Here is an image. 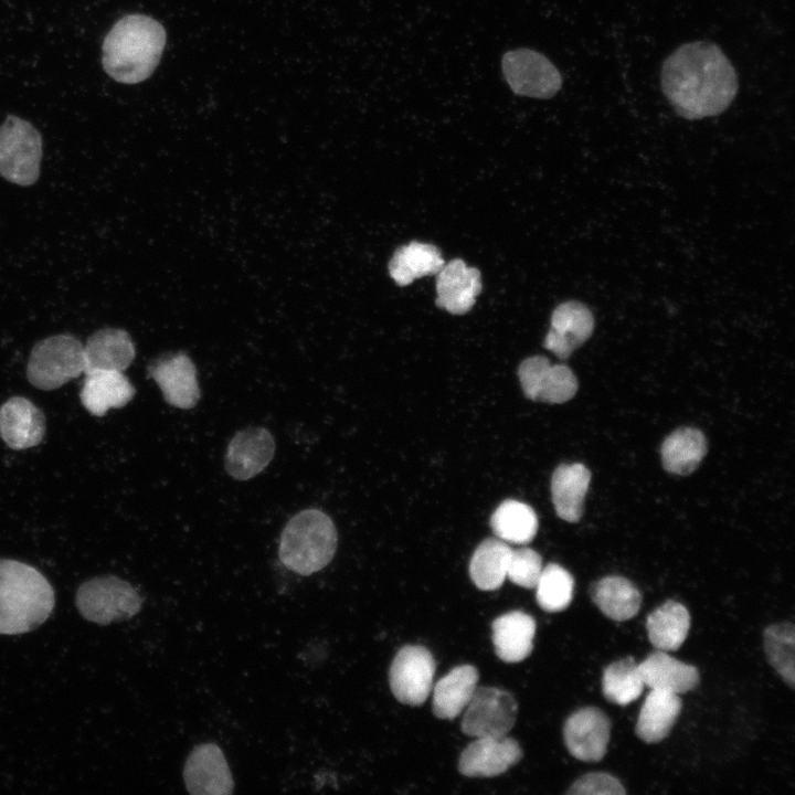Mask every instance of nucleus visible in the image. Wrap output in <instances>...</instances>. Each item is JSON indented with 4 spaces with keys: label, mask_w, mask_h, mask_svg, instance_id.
<instances>
[{
    "label": "nucleus",
    "mask_w": 795,
    "mask_h": 795,
    "mask_svg": "<svg viewBox=\"0 0 795 795\" xmlns=\"http://www.w3.org/2000/svg\"><path fill=\"white\" fill-rule=\"evenodd\" d=\"M662 92L676 113L690 120L723 113L734 100L739 81L723 51L708 41L677 47L664 61Z\"/></svg>",
    "instance_id": "nucleus-1"
},
{
    "label": "nucleus",
    "mask_w": 795,
    "mask_h": 795,
    "mask_svg": "<svg viewBox=\"0 0 795 795\" xmlns=\"http://www.w3.org/2000/svg\"><path fill=\"white\" fill-rule=\"evenodd\" d=\"M165 44V29L155 19L142 14L126 15L104 40V70L120 83L142 82L157 67Z\"/></svg>",
    "instance_id": "nucleus-2"
},
{
    "label": "nucleus",
    "mask_w": 795,
    "mask_h": 795,
    "mask_svg": "<svg viewBox=\"0 0 795 795\" xmlns=\"http://www.w3.org/2000/svg\"><path fill=\"white\" fill-rule=\"evenodd\" d=\"M54 604L53 587L39 570L0 559V634L35 629L51 615Z\"/></svg>",
    "instance_id": "nucleus-3"
},
{
    "label": "nucleus",
    "mask_w": 795,
    "mask_h": 795,
    "mask_svg": "<svg viewBox=\"0 0 795 795\" xmlns=\"http://www.w3.org/2000/svg\"><path fill=\"white\" fill-rule=\"evenodd\" d=\"M336 549L337 530L330 517L318 509H306L285 526L278 555L287 569L310 575L329 564Z\"/></svg>",
    "instance_id": "nucleus-4"
},
{
    "label": "nucleus",
    "mask_w": 795,
    "mask_h": 795,
    "mask_svg": "<svg viewBox=\"0 0 795 795\" xmlns=\"http://www.w3.org/2000/svg\"><path fill=\"white\" fill-rule=\"evenodd\" d=\"M84 371V344L68 333L51 336L36 342L26 364L29 382L44 391L59 389Z\"/></svg>",
    "instance_id": "nucleus-5"
},
{
    "label": "nucleus",
    "mask_w": 795,
    "mask_h": 795,
    "mask_svg": "<svg viewBox=\"0 0 795 795\" xmlns=\"http://www.w3.org/2000/svg\"><path fill=\"white\" fill-rule=\"evenodd\" d=\"M75 603L87 621L108 625L135 616L142 606V598L128 582L107 575L83 583L77 590Z\"/></svg>",
    "instance_id": "nucleus-6"
},
{
    "label": "nucleus",
    "mask_w": 795,
    "mask_h": 795,
    "mask_svg": "<svg viewBox=\"0 0 795 795\" xmlns=\"http://www.w3.org/2000/svg\"><path fill=\"white\" fill-rule=\"evenodd\" d=\"M42 138L28 121L9 115L0 126V176L19 184H33L40 173Z\"/></svg>",
    "instance_id": "nucleus-7"
},
{
    "label": "nucleus",
    "mask_w": 795,
    "mask_h": 795,
    "mask_svg": "<svg viewBox=\"0 0 795 795\" xmlns=\"http://www.w3.org/2000/svg\"><path fill=\"white\" fill-rule=\"evenodd\" d=\"M501 71L517 95L548 99L562 87V76L555 65L542 53L528 47L507 51L501 57Z\"/></svg>",
    "instance_id": "nucleus-8"
},
{
    "label": "nucleus",
    "mask_w": 795,
    "mask_h": 795,
    "mask_svg": "<svg viewBox=\"0 0 795 795\" xmlns=\"http://www.w3.org/2000/svg\"><path fill=\"white\" fill-rule=\"evenodd\" d=\"M463 712L462 731L466 735L504 736L515 725L518 703L507 690L477 687Z\"/></svg>",
    "instance_id": "nucleus-9"
},
{
    "label": "nucleus",
    "mask_w": 795,
    "mask_h": 795,
    "mask_svg": "<svg viewBox=\"0 0 795 795\" xmlns=\"http://www.w3.org/2000/svg\"><path fill=\"white\" fill-rule=\"evenodd\" d=\"M435 669V660L427 648L421 645L403 646L394 656L389 670L393 696L404 704H422L432 691Z\"/></svg>",
    "instance_id": "nucleus-10"
},
{
    "label": "nucleus",
    "mask_w": 795,
    "mask_h": 795,
    "mask_svg": "<svg viewBox=\"0 0 795 795\" xmlns=\"http://www.w3.org/2000/svg\"><path fill=\"white\" fill-rule=\"evenodd\" d=\"M524 395L536 402L564 403L577 391V380L564 364H552L543 356L523 360L518 369Z\"/></svg>",
    "instance_id": "nucleus-11"
},
{
    "label": "nucleus",
    "mask_w": 795,
    "mask_h": 795,
    "mask_svg": "<svg viewBox=\"0 0 795 795\" xmlns=\"http://www.w3.org/2000/svg\"><path fill=\"white\" fill-rule=\"evenodd\" d=\"M187 791L193 795L231 794L234 781L223 751L212 742L198 744L183 766Z\"/></svg>",
    "instance_id": "nucleus-12"
},
{
    "label": "nucleus",
    "mask_w": 795,
    "mask_h": 795,
    "mask_svg": "<svg viewBox=\"0 0 795 795\" xmlns=\"http://www.w3.org/2000/svg\"><path fill=\"white\" fill-rule=\"evenodd\" d=\"M563 736L569 752L575 759L597 762L607 751L611 721L598 708H582L566 719Z\"/></svg>",
    "instance_id": "nucleus-13"
},
{
    "label": "nucleus",
    "mask_w": 795,
    "mask_h": 795,
    "mask_svg": "<svg viewBox=\"0 0 795 795\" xmlns=\"http://www.w3.org/2000/svg\"><path fill=\"white\" fill-rule=\"evenodd\" d=\"M522 757L519 743L507 735L476 738L462 752L458 771L468 777H490L505 773Z\"/></svg>",
    "instance_id": "nucleus-14"
},
{
    "label": "nucleus",
    "mask_w": 795,
    "mask_h": 795,
    "mask_svg": "<svg viewBox=\"0 0 795 795\" xmlns=\"http://www.w3.org/2000/svg\"><path fill=\"white\" fill-rule=\"evenodd\" d=\"M148 374L159 385L167 403L179 409H191L200 399L197 370L184 353L166 354L152 361Z\"/></svg>",
    "instance_id": "nucleus-15"
},
{
    "label": "nucleus",
    "mask_w": 795,
    "mask_h": 795,
    "mask_svg": "<svg viewBox=\"0 0 795 795\" xmlns=\"http://www.w3.org/2000/svg\"><path fill=\"white\" fill-rule=\"evenodd\" d=\"M275 442L264 427H247L237 432L229 443L225 468L237 480H247L259 474L272 460Z\"/></svg>",
    "instance_id": "nucleus-16"
},
{
    "label": "nucleus",
    "mask_w": 795,
    "mask_h": 795,
    "mask_svg": "<svg viewBox=\"0 0 795 795\" xmlns=\"http://www.w3.org/2000/svg\"><path fill=\"white\" fill-rule=\"evenodd\" d=\"M593 329L591 310L580 301H565L553 310L543 346L558 358L568 359L591 337Z\"/></svg>",
    "instance_id": "nucleus-17"
},
{
    "label": "nucleus",
    "mask_w": 795,
    "mask_h": 795,
    "mask_svg": "<svg viewBox=\"0 0 795 795\" xmlns=\"http://www.w3.org/2000/svg\"><path fill=\"white\" fill-rule=\"evenodd\" d=\"M44 434V414L29 399L12 396L0 405V438L10 448L34 447Z\"/></svg>",
    "instance_id": "nucleus-18"
},
{
    "label": "nucleus",
    "mask_w": 795,
    "mask_h": 795,
    "mask_svg": "<svg viewBox=\"0 0 795 795\" xmlns=\"http://www.w3.org/2000/svg\"><path fill=\"white\" fill-rule=\"evenodd\" d=\"M481 290V276L477 268L455 258L444 264L436 277V305L453 315L468 312Z\"/></svg>",
    "instance_id": "nucleus-19"
},
{
    "label": "nucleus",
    "mask_w": 795,
    "mask_h": 795,
    "mask_svg": "<svg viewBox=\"0 0 795 795\" xmlns=\"http://www.w3.org/2000/svg\"><path fill=\"white\" fill-rule=\"evenodd\" d=\"M84 374L80 400L95 416H103L110 409L125 406L136 393L135 386L123 371L89 370Z\"/></svg>",
    "instance_id": "nucleus-20"
},
{
    "label": "nucleus",
    "mask_w": 795,
    "mask_h": 795,
    "mask_svg": "<svg viewBox=\"0 0 795 795\" xmlns=\"http://www.w3.org/2000/svg\"><path fill=\"white\" fill-rule=\"evenodd\" d=\"M496 655L506 662H519L532 651L536 622L521 611L498 616L491 624Z\"/></svg>",
    "instance_id": "nucleus-21"
},
{
    "label": "nucleus",
    "mask_w": 795,
    "mask_h": 795,
    "mask_svg": "<svg viewBox=\"0 0 795 795\" xmlns=\"http://www.w3.org/2000/svg\"><path fill=\"white\" fill-rule=\"evenodd\" d=\"M135 354V344L128 332L104 328L91 335L84 344L85 371H124L131 364Z\"/></svg>",
    "instance_id": "nucleus-22"
},
{
    "label": "nucleus",
    "mask_w": 795,
    "mask_h": 795,
    "mask_svg": "<svg viewBox=\"0 0 795 795\" xmlns=\"http://www.w3.org/2000/svg\"><path fill=\"white\" fill-rule=\"evenodd\" d=\"M590 480L591 473L583 464H562L555 468L551 478V496L561 519L568 522L580 520Z\"/></svg>",
    "instance_id": "nucleus-23"
},
{
    "label": "nucleus",
    "mask_w": 795,
    "mask_h": 795,
    "mask_svg": "<svg viewBox=\"0 0 795 795\" xmlns=\"http://www.w3.org/2000/svg\"><path fill=\"white\" fill-rule=\"evenodd\" d=\"M638 667L645 686L677 695L692 690L700 679L695 666L658 649L639 662Z\"/></svg>",
    "instance_id": "nucleus-24"
},
{
    "label": "nucleus",
    "mask_w": 795,
    "mask_h": 795,
    "mask_svg": "<svg viewBox=\"0 0 795 795\" xmlns=\"http://www.w3.org/2000/svg\"><path fill=\"white\" fill-rule=\"evenodd\" d=\"M478 678V671L471 665H460L449 670L433 688L434 714L445 720L459 716L473 697Z\"/></svg>",
    "instance_id": "nucleus-25"
},
{
    "label": "nucleus",
    "mask_w": 795,
    "mask_h": 795,
    "mask_svg": "<svg viewBox=\"0 0 795 795\" xmlns=\"http://www.w3.org/2000/svg\"><path fill=\"white\" fill-rule=\"evenodd\" d=\"M681 706L682 701L679 695L650 689L636 721L637 736L647 743H657L664 740L674 727Z\"/></svg>",
    "instance_id": "nucleus-26"
},
{
    "label": "nucleus",
    "mask_w": 795,
    "mask_h": 795,
    "mask_svg": "<svg viewBox=\"0 0 795 795\" xmlns=\"http://www.w3.org/2000/svg\"><path fill=\"white\" fill-rule=\"evenodd\" d=\"M590 593L594 604L613 621L630 619L640 608L639 591L623 576H605L592 585Z\"/></svg>",
    "instance_id": "nucleus-27"
},
{
    "label": "nucleus",
    "mask_w": 795,
    "mask_h": 795,
    "mask_svg": "<svg viewBox=\"0 0 795 795\" xmlns=\"http://www.w3.org/2000/svg\"><path fill=\"white\" fill-rule=\"evenodd\" d=\"M444 264L436 246L413 241L394 252L389 273L399 286H406L420 277L437 274Z\"/></svg>",
    "instance_id": "nucleus-28"
},
{
    "label": "nucleus",
    "mask_w": 795,
    "mask_h": 795,
    "mask_svg": "<svg viewBox=\"0 0 795 795\" xmlns=\"http://www.w3.org/2000/svg\"><path fill=\"white\" fill-rule=\"evenodd\" d=\"M690 627L688 610L679 602L667 601L646 621L648 638L658 650H677L685 642Z\"/></svg>",
    "instance_id": "nucleus-29"
},
{
    "label": "nucleus",
    "mask_w": 795,
    "mask_h": 795,
    "mask_svg": "<svg viewBox=\"0 0 795 795\" xmlns=\"http://www.w3.org/2000/svg\"><path fill=\"white\" fill-rule=\"evenodd\" d=\"M707 453L703 434L693 427H681L666 437L661 445L664 468L675 475L691 474Z\"/></svg>",
    "instance_id": "nucleus-30"
},
{
    "label": "nucleus",
    "mask_w": 795,
    "mask_h": 795,
    "mask_svg": "<svg viewBox=\"0 0 795 795\" xmlns=\"http://www.w3.org/2000/svg\"><path fill=\"white\" fill-rule=\"evenodd\" d=\"M511 548L498 538L484 540L474 551L469 574L474 584L483 591L499 589L507 577Z\"/></svg>",
    "instance_id": "nucleus-31"
},
{
    "label": "nucleus",
    "mask_w": 795,
    "mask_h": 795,
    "mask_svg": "<svg viewBox=\"0 0 795 795\" xmlns=\"http://www.w3.org/2000/svg\"><path fill=\"white\" fill-rule=\"evenodd\" d=\"M496 537L516 544L529 543L538 531V517L524 502L508 499L502 501L490 518Z\"/></svg>",
    "instance_id": "nucleus-32"
},
{
    "label": "nucleus",
    "mask_w": 795,
    "mask_h": 795,
    "mask_svg": "<svg viewBox=\"0 0 795 795\" xmlns=\"http://www.w3.org/2000/svg\"><path fill=\"white\" fill-rule=\"evenodd\" d=\"M638 664L625 657L610 664L603 671L602 691L607 701L626 706L635 701L644 690Z\"/></svg>",
    "instance_id": "nucleus-33"
},
{
    "label": "nucleus",
    "mask_w": 795,
    "mask_h": 795,
    "mask_svg": "<svg viewBox=\"0 0 795 795\" xmlns=\"http://www.w3.org/2000/svg\"><path fill=\"white\" fill-rule=\"evenodd\" d=\"M794 625L788 622L773 624L764 630V650L771 666L783 680L794 688Z\"/></svg>",
    "instance_id": "nucleus-34"
},
{
    "label": "nucleus",
    "mask_w": 795,
    "mask_h": 795,
    "mask_svg": "<svg viewBox=\"0 0 795 795\" xmlns=\"http://www.w3.org/2000/svg\"><path fill=\"white\" fill-rule=\"evenodd\" d=\"M539 606L547 612L565 610L572 598L574 580L570 572L556 563L545 565L536 584Z\"/></svg>",
    "instance_id": "nucleus-35"
},
{
    "label": "nucleus",
    "mask_w": 795,
    "mask_h": 795,
    "mask_svg": "<svg viewBox=\"0 0 795 795\" xmlns=\"http://www.w3.org/2000/svg\"><path fill=\"white\" fill-rule=\"evenodd\" d=\"M542 558L531 548L511 549L507 577L515 584L533 589L541 574Z\"/></svg>",
    "instance_id": "nucleus-36"
},
{
    "label": "nucleus",
    "mask_w": 795,
    "mask_h": 795,
    "mask_svg": "<svg viewBox=\"0 0 795 795\" xmlns=\"http://www.w3.org/2000/svg\"><path fill=\"white\" fill-rule=\"evenodd\" d=\"M566 793L573 795H623L626 791L615 776L596 772L581 776Z\"/></svg>",
    "instance_id": "nucleus-37"
}]
</instances>
